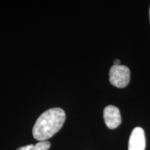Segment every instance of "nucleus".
Here are the masks:
<instances>
[{
    "label": "nucleus",
    "instance_id": "6",
    "mask_svg": "<svg viewBox=\"0 0 150 150\" xmlns=\"http://www.w3.org/2000/svg\"><path fill=\"white\" fill-rule=\"evenodd\" d=\"M113 64H114V65H120V60H118V59L114 60Z\"/></svg>",
    "mask_w": 150,
    "mask_h": 150
},
{
    "label": "nucleus",
    "instance_id": "2",
    "mask_svg": "<svg viewBox=\"0 0 150 150\" xmlns=\"http://www.w3.org/2000/svg\"><path fill=\"white\" fill-rule=\"evenodd\" d=\"M109 81L112 86L117 88H125L130 81V71L125 65H113L110 67Z\"/></svg>",
    "mask_w": 150,
    "mask_h": 150
},
{
    "label": "nucleus",
    "instance_id": "4",
    "mask_svg": "<svg viewBox=\"0 0 150 150\" xmlns=\"http://www.w3.org/2000/svg\"><path fill=\"white\" fill-rule=\"evenodd\" d=\"M145 131L141 127L134 128L129 138L128 150H145Z\"/></svg>",
    "mask_w": 150,
    "mask_h": 150
},
{
    "label": "nucleus",
    "instance_id": "7",
    "mask_svg": "<svg viewBox=\"0 0 150 150\" xmlns=\"http://www.w3.org/2000/svg\"><path fill=\"white\" fill-rule=\"evenodd\" d=\"M149 18H150V7H149Z\"/></svg>",
    "mask_w": 150,
    "mask_h": 150
},
{
    "label": "nucleus",
    "instance_id": "5",
    "mask_svg": "<svg viewBox=\"0 0 150 150\" xmlns=\"http://www.w3.org/2000/svg\"><path fill=\"white\" fill-rule=\"evenodd\" d=\"M51 144L48 141H40L35 145H29L18 148L17 150H48Z\"/></svg>",
    "mask_w": 150,
    "mask_h": 150
},
{
    "label": "nucleus",
    "instance_id": "3",
    "mask_svg": "<svg viewBox=\"0 0 150 150\" xmlns=\"http://www.w3.org/2000/svg\"><path fill=\"white\" fill-rule=\"evenodd\" d=\"M104 119L108 129H116L121 124L122 118L119 108L116 106H106L104 110Z\"/></svg>",
    "mask_w": 150,
    "mask_h": 150
},
{
    "label": "nucleus",
    "instance_id": "1",
    "mask_svg": "<svg viewBox=\"0 0 150 150\" xmlns=\"http://www.w3.org/2000/svg\"><path fill=\"white\" fill-rule=\"evenodd\" d=\"M65 120V113L62 108H50L37 119L32 130L33 136L38 141H46L62 128Z\"/></svg>",
    "mask_w": 150,
    "mask_h": 150
}]
</instances>
